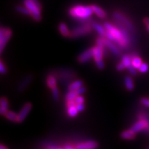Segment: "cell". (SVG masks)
Listing matches in <instances>:
<instances>
[{
	"label": "cell",
	"mask_w": 149,
	"mask_h": 149,
	"mask_svg": "<svg viewBox=\"0 0 149 149\" xmlns=\"http://www.w3.org/2000/svg\"><path fill=\"white\" fill-rule=\"evenodd\" d=\"M149 70V65L148 63H142L141 66L139 68L138 71L141 73H146Z\"/></svg>",
	"instance_id": "30"
},
{
	"label": "cell",
	"mask_w": 149,
	"mask_h": 149,
	"mask_svg": "<svg viewBox=\"0 0 149 149\" xmlns=\"http://www.w3.org/2000/svg\"><path fill=\"white\" fill-rule=\"evenodd\" d=\"M65 149H77V148H73L72 146H71V145H65Z\"/></svg>",
	"instance_id": "39"
},
{
	"label": "cell",
	"mask_w": 149,
	"mask_h": 149,
	"mask_svg": "<svg viewBox=\"0 0 149 149\" xmlns=\"http://www.w3.org/2000/svg\"><path fill=\"white\" fill-rule=\"evenodd\" d=\"M77 74L72 69H62L56 72V77L58 78L59 80L63 83L67 81H70L72 79L76 78Z\"/></svg>",
	"instance_id": "6"
},
{
	"label": "cell",
	"mask_w": 149,
	"mask_h": 149,
	"mask_svg": "<svg viewBox=\"0 0 149 149\" xmlns=\"http://www.w3.org/2000/svg\"><path fill=\"white\" fill-rule=\"evenodd\" d=\"M12 36V30L8 28H1L0 30V52H3L5 47Z\"/></svg>",
	"instance_id": "7"
},
{
	"label": "cell",
	"mask_w": 149,
	"mask_h": 149,
	"mask_svg": "<svg viewBox=\"0 0 149 149\" xmlns=\"http://www.w3.org/2000/svg\"><path fill=\"white\" fill-rule=\"evenodd\" d=\"M75 92H76V94H78V95H81V94H84V93L86 92V88H84V87H81L80 88H79L78 90L74 91Z\"/></svg>",
	"instance_id": "35"
},
{
	"label": "cell",
	"mask_w": 149,
	"mask_h": 149,
	"mask_svg": "<svg viewBox=\"0 0 149 149\" xmlns=\"http://www.w3.org/2000/svg\"><path fill=\"white\" fill-rule=\"evenodd\" d=\"M149 128V121L148 120H139L131 126V129L134 132L138 133L141 131L147 130Z\"/></svg>",
	"instance_id": "9"
},
{
	"label": "cell",
	"mask_w": 149,
	"mask_h": 149,
	"mask_svg": "<svg viewBox=\"0 0 149 149\" xmlns=\"http://www.w3.org/2000/svg\"><path fill=\"white\" fill-rule=\"evenodd\" d=\"M91 8H92V10H93V12H94V13L97 16L98 18H102V19H104V18H106L107 13L105 12V11H104L103 8H101L100 7H99L98 6H97V5H91Z\"/></svg>",
	"instance_id": "18"
},
{
	"label": "cell",
	"mask_w": 149,
	"mask_h": 149,
	"mask_svg": "<svg viewBox=\"0 0 149 149\" xmlns=\"http://www.w3.org/2000/svg\"><path fill=\"white\" fill-rule=\"evenodd\" d=\"M77 149H97L98 148V143L93 140L81 142L76 145Z\"/></svg>",
	"instance_id": "14"
},
{
	"label": "cell",
	"mask_w": 149,
	"mask_h": 149,
	"mask_svg": "<svg viewBox=\"0 0 149 149\" xmlns=\"http://www.w3.org/2000/svg\"><path fill=\"white\" fill-rule=\"evenodd\" d=\"M33 79V74H28V75H26V76L21 81V82H20L19 84L18 85V88H17L18 92L22 93L23 92V91H24L25 89L27 88L30 84H31V83L32 82Z\"/></svg>",
	"instance_id": "11"
},
{
	"label": "cell",
	"mask_w": 149,
	"mask_h": 149,
	"mask_svg": "<svg viewBox=\"0 0 149 149\" xmlns=\"http://www.w3.org/2000/svg\"><path fill=\"white\" fill-rule=\"evenodd\" d=\"M94 13L91 6L77 5L69 10V14L71 17L82 24H91V16Z\"/></svg>",
	"instance_id": "1"
},
{
	"label": "cell",
	"mask_w": 149,
	"mask_h": 149,
	"mask_svg": "<svg viewBox=\"0 0 149 149\" xmlns=\"http://www.w3.org/2000/svg\"><path fill=\"white\" fill-rule=\"evenodd\" d=\"M135 136H136V133L134 132L131 129L127 130H124L120 134V137L124 140H133L135 139Z\"/></svg>",
	"instance_id": "17"
},
{
	"label": "cell",
	"mask_w": 149,
	"mask_h": 149,
	"mask_svg": "<svg viewBox=\"0 0 149 149\" xmlns=\"http://www.w3.org/2000/svg\"><path fill=\"white\" fill-rule=\"evenodd\" d=\"M76 106H77V108H78L79 112H82L83 110H84V108H85L84 104H77Z\"/></svg>",
	"instance_id": "37"
},
{
	"label": "cell",
	"mask_w": 149,
	"mask_h": 149,
	"mask_svg": "<svg viewBox=\"0 0 149 149\" xmlns=\"http://www.w3.org/2000/svg\"><path fill=\"white\" fill-rule=\"evenodd\" d=\"M93 58V48H89L86 49L85 51L81 53L80 55L77 58V61L79 63L84 64L85 63H88Z\"/></svg>",
	"instance_id": "13"
},
{
	"label": "cell",
	"mask_w": 149,
	"mask_h": 149,
	"mask_svg": "<svg viewBox=\"0 0 149 149\" xmlns=\"http://www.w3.org/2000/svg\"><path fill=\"white\" fill-rule=\"evenodd\" d=\"M0 149H8V148H7L6 146H4L3 145H1V146H0Z\"/></svg>",
	"instance_id": "40"
},
{
	"label": "cell",
	"mask_w": 149,
	"mask_h": 149,
	"mask_svg": "<svg viewBox=\"0 0 149 149\" xmlns=\"http://www.w3.org/2000/svg\"><path fill=\"white\" fill-rule=\"evenodd\" d=\"M46 83H47V86L50 89L56 87L57 80H56V77L55 74H48L47 77V79H46Z\"/></svg>",
	"instance_id": "16"
},
{
	"label": "cell",
	"mask_w": 149,
	"mask_h": 149,
	"mask_svg": "<svg viewBox=\"0 0 149 149\" xmlns=\"http://www.w3.org/2000/svg\"><path fill=\"white\" fill-rule=\"evenodd\" d=\"M131 57H132V65H133L135 69H139V67L141 66V64L143 63H142V59H141V58L138 56L137 53H135V54H134V55H132Z\"/></svg>",
	"instance_id": "21"
},
{
	"label": "cell",
	"mask_w": 149,
	"mask_h": 149,
	"mask_svg": "<svg viewBox=\"0 0 149 149\" xmlns=\"http://www.w3.org/2000/svg\"><path fill=\"white\" fill-rule=\"evenodd\" d=\"M121 62L123 63V65H125L126 69H128L130 65H132V57L131 56L127 55V54H124L122 56Z\"/></svg>",
	"instance_id": "26"
},
{
	"label": "cell",
	"mask_w": 149,
	"mask_h": 149,
	"mask_svg": "<svg viewBox=\"0 0 149 149\" xmlns=\"http://www.w3.org/2000/svg\"><path fill=\"white\" fill-rule=\"evenodd\" d=\"M140 103H141L143 106L146 107H149V98H146V97L141 98Z\"/></svg>",
	"instance_id": "33"
},
{
	"label": "cell",
	"mask_w": 149,
	"mask_h": 149,
	"mask_svg": "<svg viewBox=\"0 0 149 149\" xmlns=\"http://www.w3.org/2000/svg\"><path fill=\"white\" fill-rule=\"evenodd\" d=\"M0 72L2 74H5L7 72V69H6V66L4 65V63L2 61L0 62Z\"/></svg>",
	"instance_id": "32"
},
{
	"label": "cell",
	"mask_w": 149,
	"mask_h": 149,
	"mask_svg": "<svg viewBox=\"0 0 149 149\" xmlns=\"http://www.w3.org/2000/svg\"><path fill=\"white\" fill-rule=\"evenodd\" d=\"M127 69H128V71H129V72H130L132 75H136L138 73V72H139V71H137V69H135V67H134L132 65H130V66Z\"/></svg>",
	"instance_id": "31"
},
{
	"label": "cell",
	"mask_w": 149,
	"mask_h": 149,
	"mask_svg": "<svg viewBox=\"0 0 149 149\" xmlns=\"http://www.w3.org/2000/svg\"><path fill=\"white\" fill-rule=\"evenodd\" d=\"M74 101H75V103H76L77 104H84V97L81 96V95H78V96L76 97V98H75Z\"/></svg>",
	"instance_id": "34"
},
{
	"label": "cell",
	"mask_w": 149,
	"mask_h": 149,
	"mask_svg": "<svg viewBox=\"0 0 149 149\" xmlns=\"http://www.w3.org/2000/svg\"><path fill=\"white\" fill-rule=\"evenodd\" d=\"M51 91H52V96H53V100H55V101H59L60 96H59V91L58 88H57V86L55 87V88H52Z\"/></svg>",
	"instance_id": "29"
},
{
	"label": "cell",
	"mask_w": 149,
	"mask_h": 149,
	"mask_svg": "<svg viewBox=\"0 0 149 149\" xmlns=\"http://www.w3.org/2000/svg\"><path fill=\"white\" fill-rule=\"evenodd\" d=\"M59 33L65 37H70V31L68 28V26L64 22H61L59 24Z\"/></svg>",
	"instance_id": "20"
},
{
	"label": "cell",
	"mask_w": 149,
	"mask_h": 149,
	"mask_svg": "<svg viewBox=\"0 0 149 149\" xmlns=\"http://www.w3.org/2000/svg\"><path fill=\"white\" fill-rule=\"evenodd\" d=\"M93 48V58L96 63V65L98 69L102 70L105 67V64L104 62V54H105L106 51L105 49H103L99 46L96 45Z\"/></svg>",
	"instance_id": "4"
},
{
	"label": "cell",
	"mask_w": 149,
	"mask_h": 149,
	"mask_svg": "<svg viewBox=\"0 0 149 149\" xmlns=\"http://www.w3.org/2000/svg\"><path fill=\"white\" fill-rule=\"evenodd\" d=\"M77 96H78V94L74 91H69L65 95V101L67 102V101H70V100H74Z\"/></svg>",
	"instance_id": "28"
},
{
	"label": "cell",
	"mask_w": 149,
	"mask_h": 149,
	"mask_svg": "<svg viewBox=\"0 0 149 149\" xmlns=\"http://www.w3.org/2000/svg\"><path fill=\"white\" fill-rule=\"evenodd\" d=\"M147 149H149V146H148V148Z\"/></svg>",
	"instance_id": "43"
},
{
	"label": "cell",
	"mask_w": 149,
	"mask_h": 149,
	"mask_svg": "<svg viewBox=\"0 0 149 149\" xmlns=\"http://www.w3.org/2000/svg\"><path fill=\"white\" fill-rule=\"evenodd\" d=\"M91 24H82V25L74 28L72 31H71L69 37L70 38H78V37H82V36L90 33L93 29Z\"/></svg>",
	"instance_id": "5"
},
{
	"label": "cell",
	"mask_w": 149,
	"mask_h": 149,
	"mask_svg": "<svg viewBox=\"0 0 149 149\" xmlns=\"http://www.w3.org/2000/svg\"><path fill=\"white\" fill-rule=\"evenodd\" d=\"M113 15V18L119 21L120 22H121L131 33H135V28H134L133 24L130 22V19H128L126 16L124 15L123 14H122L121 12H114Z\"/></svg>",
	"instance_id": "8"
},
{
	"label": "cell",
	"mask_w": 149,
	"mask_h": 149,
	"mask_svg": "<svg viewBox=\"0 0 149 149\" xmlns=\"http://www.w3.org/2000/svg\"><path fill=\"white\" fill-rule=\"evenodd\" d=\"M124 84H125V86H126V88L130 91L134 90V88H135V84H134L133 79L130 75H127V76L125 77V79H124Z\"/></svg>",
	"instance_id": "22"
},
{
	"label": "cell",
	"mask_w": 149,
	"mask_h": 149,
	"mask_svg": "<svg viewBox=\"0 0 149 149\" xmlns=\"http://www.w3.org/2000/svg\"><path fill=\"white\" fill-rule=\"evenodd\" d=\"M91 26H92L93 29L95 30L100 37H106L107 30L106 28H104V26L101 25V24L97 23V22H92Z\"/></svg>",
	"instance_id": "15"
},
{
	"label": "cell",
	"mask_w": 149,
	"mask_h": 149,
	"mask_svg": "<svg viewBox=\"0 0 149 149\" xmlns=\"http://www.w3.org/2000/svg\"><path fill=\"white\" fill-rule=\"evenodd\" d=\"M5 117L11 122H14V123H18V115L15 113V112L8 110V112L4 115Z\"/></svg>",
	"instance_id": "23"
},
{
	"label": "cell",
	"mask_w": 149,
	"mask_h": 149,
	"mask_svg": "<svg viewBox=\"0 0 149 149\" xmlns=\"http://www.w3.org/2000/svg\"><path fill=\"white\" fill-rule=\"evenodd\" d=\"M32 108V104L31 103H26L22 108L21 109L20 112L18 113V123H22V122L24 121V120L26 119V117L28 116V115L29 114L30 111L31 110Z\"/></svg>",
	"instance_id": "12"
},
{
	"label": "cell",
	"mask_w": 149,
	"mask_h": 149,
	"mask_svg": "<svg viewBox=\"0 0 149 149\" xmlns=\"http://www.w3.org/2000/svg\"><path fill=\"white\" fill-rule=\"evenodd\" d=\"M8 110V101L6 97H2L0 100V113L2 115L5 114Z\"/></svg>",
	"instance_id": "19"
},
{
	"label": "cell",
	"mask_w": 149,
	"mask_h": 149,
	"mask_svg": "<svg viewBox=\"0 0 149 149\" xmlns=\"http://www.w3.org/2000/svg\"><path fill=\"white\" fill-rule=\"evenodd\" d=\"M15 10L17 12H18L19 13L22 15H24L28 16H31V13L29 11L26 6H17L15 7Z\"/></svg>",
	"instance_id": "27"
},
{
	"label": "cell",
	"mask_w": 149,
	"mask_h": 149,
	"mask_svg": "<svg viewBox=\"0 0 149 149\" xmlns=\"http://www.w3.org/2000/svg\"><path fill=\"white\" fill-rule=\"evenodd\" d=\"M83 86V81L81 80H76L74 81L71 82L70 84L68 87L69 91H76L79 88H80L81 87Z\"/></svg>",
	"instance_id": "25"
},
{
	"label": "cell",
	"mask_w": 149,
	"mask_h": 149,
	"mask_svg": "<svg viewBox=\"0 0 149 149\" xmlns=\"http://www.w3.org/2000/svg\"><path fill=\"white\" fill-rule=\"evenodd\" d=\"M144 23H145V24L146 26H149V18H146L144 19Z\"/></svg>",
	"instance_id": "38"
},
{
	"label": "cell",
	"mask_w": 149,
	"mask_h": 149,
	"mask_svg": "<svg viewBox=\"0 0 149 149\" xmlns=\"http://www.w3.org/2000/svg\"><path fill=\"white\" fill-rule=\"evenodd\" d=\"M77 104H74L72 106L67 107V113L70 117H75L79 113V110L77 108Z\"/></svg>",
	"instance_id": "24"
},
{
	"label": "cell",
	"mask_w": 149,
	"mask_h": 149,
	"mask_svg": "<svg viewBox=\"0 0 149 149\" xmlns=\"http://www.w3.org/2000/svg\"><path fill=\"white\" fill-rule=\"evenodd\" d=\"M103 40H104V43L106 46V47L107 48L110 52H111L113 55L116 56H120L121 55V51H120V48L116 46V44H114L113 42L108 40L106 37H103Z\"/></svg>",
	"instance_id": "10"
},
{
	"label": "cell",
	"mask_w": 149,
	"mask_h": 149,
	"mask_svg": "<svg viewBox=\"0 0 149 149\" xmlns=\"http://www.w3.org/2000/svg\"><path fill=\"white\" fill-rule=\"evenodd\" d=\"M57 149H63V148H57ZM64 149H65V148H64Z\"/></svg>",
	"instance_id": "42"
},
{
	"label": "cell",
	"mask_w": 149,
	"mask_h": 149,
	"mask_svg": "<svg viewBox=\"0 0 149 149\" xmlns=\"http://www.w3.org/2000/svg\"><path fill=\"white\" fill-rule=\"evenodd\" d=\"M24 5L29 9L34 21H41L42 6L38 0H24Z\"/></svg>",
	"instance_id": "3"
},
{
	"label": "cell",
	"mask_w": 149,
	"mask_h": 149,
	"mask_svg": "<svg viewBox=\"0 0 149 149\" xmlns=\"http://www.w3.org/2000/svg\"><path fill=\"white\" fill-rule=\"evenodd\" d=\"M147 29H148V31H149V26H148V27H147Z\"/></svg>",
	"instance_id": "41"
},
{
	"label": "cell",
	"mask_w": 149,
	"mask_h": 149,
	"mask_svg": "<svg viewBox=\"0 0 149 149\" xmlns=\"http://www.w3.org/2000/svg\"><path fill=\"white\" fill-rule=\"evenodd\" d=\"M104 28H106L107 31L110 32L112 35L113 36L114 39H115V43L119 47L123 48V49H127L128 47H130V45L128 44V43L124 38L123 34L120 28L110 24V22H105L104 24Z\"/></svg>",
	"instance_id": "2"
},
{
	"label": "cell",
	"mask_w": 149,
	"mask_h": 149,
	"mask_svg": "<svg viewBox=\"0 0 149 149\" xmlns=\"http://www.w3.org/2000/svg\"><path fill=\"white\" fill-rule=\"evenodd\" d=\"M116 70L119 71V72H121V71H123L124 69H126V67L123 65V63H122V62H120V63H119L117 65H116Z\"/></svg>",
	"instance_id": "36"
}]
</instances>
